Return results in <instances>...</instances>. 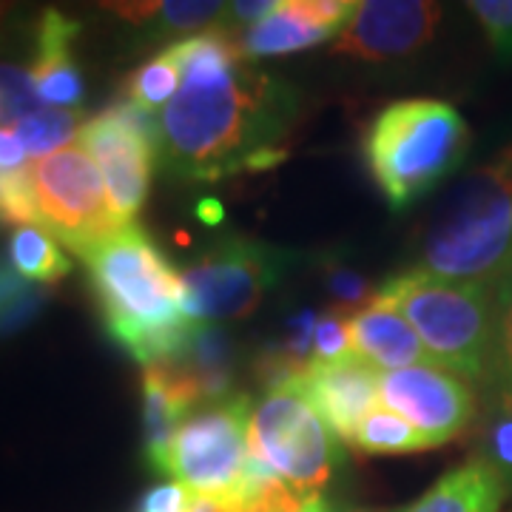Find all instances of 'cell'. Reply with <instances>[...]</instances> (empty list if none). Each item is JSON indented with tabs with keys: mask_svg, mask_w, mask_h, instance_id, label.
<instances>
[{
	"mask_svg": "<svg viewBox=\"0 0 512 512\" xmlns=\"http://www.w3.org/2000/svg\"><path fill=\"white\" fill-rule=\"evenodd\" d=\"M183 83L160 114V151L185 180L214 183L274 168L296 114L291 86L248 69L228 29L174 43Z\"/></svg>",
	"mask_w": 512,
	"mask_h": 512,
	"instance_id": "cell-1",
	"label": "cell"
},
{
	"mask_svg": "<svg viewBox=\"0 0 512 512\" xmlns=\"http://www.w3.org/2000/svg\"><path fill=\"white\" fill-rule=\"evenodd\" d=\"M83 259L111 336L143 367L177 359L194 322L183 311L180 274L154 239L126 225Z\"/></svg>",
	"mask_w": 512,
	"mask_h": 512,
	"instance_id": "cell-2",
	"label": "cell"
},
{
	"mask_svg": "<svg viewBox=\"0 0 512 512\" xmlns=\"http://www.w3.org/2000/svg\"><path fill=\"white\" fill-rule=\"evenodd\" d=\"M419 271L495 288L512 274V151L444 202L421 242Z\"/></svg>",
	"mask_w": 512,
	"mask_h": 512,
	"instance_id": "cell-3",
	"label": "cell"
},
{
	"mask_svg": "<svg viewBox=\"0 0 512 512\" xmlns=\"http://www.w3.org/2000/svg\"><path fill=\"white\" fill-rule=\"evenodd\" d=\"M370 302L402 313L433 365L476 382L490 379L495 285L456 282L413 268L390 276Z\"/></svg>",
	"mask_w": 512,
	"mask_h": 512,
	"instance_id": "cell-4",
	"label": "cell"
},
{
	"mask_svg": "<svg viewBox=\"0 0 512 512\" xmlns=\"http://www.w3.org/2000/svg\"><path fill=\"white\" fill-rule=\"evenodd\" d=\"M470 148V128L450 103L399 100L365 134L367 168L387 202L402 211L450 177Z\"/></svg>",
	"mask_w": 512,
	"mask_h": 512,
	"instance_id": "cell-5",
	"label": "cell"
},
{
	"mask_svg": "<svg viewBox=\"0 0 512 512\" xmlns=\"http://www.w3.org/2000/svg\"><path fill=\"white\" fill-rule=\"evenodd\" d=\"M251 413L245 396H228L194 410L180 424L154 470L171 476L194 495L234 504L245 490L251 467Z\"/></svg>",
	"mask_w": 512,
	"mask_h": 512,
	"instance_id": "cell-6",
	"label": "cell"
},
{
	"mask_svg": "<svg viewBox=\"0 0 512 512\" xmlns=\"http://www.w3.org/2000/svg\"><path fill=\"white\" fill-rule=\"evenodd\" d=\"M248 439L251 453L262 458L302 501L319 495L342 461L336 436L293 382L268 390V396L256 404Z\"/></svg>",
	"mask_w": 512,
	"mask_h": 512,
	"instance_id": "cell-7",
	"label": "cell"
},
{
	"mask_svg": "<svg viewBox=\"0 0 512 512\" xmlns=\"http://www.w3.org/2000/svg\"><path fill=\"white\" fill-rule=\"evenodd\" d=\"M40 228L86 256L126 228L111 208L106 180L83 146H66L29 165Z\"/></svg>",
	"mask_w": 512,
	"mask_h": 512,
	"instance_id": "cell-8",
	"label": "cell"
},
{
	"mask_svg": "<svg viewBox=\"0 0 512 512\" xmlns=\"http://www.w3.org/2000/svg\"><path fill=\"white\" fill-rule=\"evenodd\" d=\"M288 254L256 239H225L180 271L183 311L191 322L245 319L276 285Z\"/></svg>",
	"mask_w": 512,
	"mask_h": 512,
	"instance_id": "cell-9",
	"label": "cell"
},
{
	"mask_svg": "<svg viewBox=\"0 0 512 512\" xmlns=\"http://www.w3.org/2000/svg\"><path fill=\"white\" fill-rule=\"evenodd\" d=\"M77 140L100 168L111 208L131 225L146 202L160 154V117L131 100H120L80 128Z\"/></svg>",
	"mask_w": 512,
	"mask_h": 512,
	"instance_id": "cell-10",
	"label": "cell"
},
{
	"mask_svg": "<svg viewBox=\"0 0 512 512\" xmlns=\"http://www.w3.org/2000/svg\"><path fill=\"white\" fill-rule=\"evenodd\" d=\"M379 402L424 433L433 447L461 436L476 421V393L444 367H402L379 376Z\"/></svg>",
	"mask_w": 512,
	"mask_h": 512,
	"instance_id": "cell-11",
	"label": "cell"
},
{
	"mask_svg": "<svg viewBox=\"0 0 512 512\" xmlns=\"http://www.w3.org/2000/svg\"><path fill=\"white\" fill-rule=\"evenodd\" d=\"M441 6L427 0H367L336 37L333 52L356 60H390L419 52L436 35Z\"/></svg>",
	"mask_w": 512,
	"mask_h": 512,
	"instance_id": "cell-12",
	"label": "cell"
},
{
	"mask_svg": "<svg viewBox=\"0 0 512 512\" xmlns=\"http://www.w3.org/2000/svg\"><path fill=\"white\" fill-rule=\"evenodd\" d=\"M379 376L370 362L350 353L339 362L311 359L293 384L308 396L336 439L353 441L367 413L379 407Z\"/></svg>",
	"mask_w": 512,
	"mask_h": 512,
	"instance_id": "cell-13",
	"label": "cell"
},
{
	"mask_svg": "<svg viewBox=\"0 0 512 512\" xmlns=\"http://www.w3.org/2000/svg\"><path fill=\"white\" fill-rule=\"evenodd\" d=\"M348 330L356 356H362L376 370L390 373V370L430 362L413 325L402 313L387 308V305L370 302L367 308L350 316Z\"/></svg>",
	"mask_w": 512,
	"mask_h": 512,
	"instance_id": "cell-14",
	"label": "cell"
},
{
	"mask_svg": "<svg viewBox=\"0 0 512 512\" xmlns=\"http://www.w3.org/2000/svg\"><path fill=\"white\" fill-rule=\"evenodd\" d=\"M77 23L60 12H46L37 29V52L32 63V83L40 103L49 106H77L86 94L83 74L72 57V40Z\"/></svg>",
	"mask_w": 512,
	"mask_h": 512,
	"instance_id": "cell-15",
	"label": "cell"
},
{
	"mask_svg": "<svg viewBox=\"0 0 512 512\" xmlns=\"http://www.w3.org/2000/svg\"><path fill=\"white\" fill-rule=\"evenodd\" d=\"M507 487L484 461H467L441 476L436 487L407 512H501Z\"/></svg>",
	"mask_w": 512,
	"mask_h": 512,
	"instance_id": "cell-16",
	"label": "cell"
},
{
	"mask_svg": "<svg viewBox=\"0 0 512 512\" xmlns=\"http://www.w3.org/2000/svg\"><path fill=\"white\" fill-rule=\"evenodd\" d=\"M328 29L316 26L305 15L296 12L293 0H282L276 6L274 15L259 20L256 26L245 29L237 37L239 55L245 60H256V57H279L291 55V52H302L330 40Z\"/></svg>",
	"mask_w": 512,
	"mask_h": 512,
	"instance_id": "cell-17",
	"label": "cell"
},
{
	"mask_svg": "<svg viewBox=\"0 0 512 512\" xmlns=\"http://www.w3.org/2000/svg\"><path fill=\"white\" fill-rule=\"evenodd\" d=\"M9 262L32 285H52L69 274L72 262L60 251L55 237L35 225H23L9 239Z\"/></svg>",
	"mask_w": 512,
	"mask_h": 512,
	"instance_id": "cell-18",
	"label": "cell"
},
{
	"mask_svg": "<svg viewBox=\"0 0 512 512\" xmlns=\"http://www.w3.org/2000/svg\"><path fill=\"white\" fill-rule=\"evenodd\" d=\"M350 444H356L362 453H370V456H399V453L433 450V444L424 433H419L399 413L387 410L384 404L367 413Z\"/></svg>",
	"mask_w": 512,
	"mask_h": 512,
	"instance_id": "cell-19",
	"label": "cell"
},
{
	"mask_svg": "<svg viewBox=\"0 0 512 512\" xmlns=\"http://www.w3.org/2000/svg\"><path fill=\"white\" fill-rule=\"evenodd\" d=\"M478 461H484L501 484L512 490V393L495 390L478 433Z\"/></svg>",
	"mask_w": 512,
	"mask_h": 512,
	"instance_id": "cell-20",
	"label": "cell"
},
{
	"mask_svg": "<svg viewBox=\"0 0 512 512\" xmlns=\"http://www.w3.org/2000/svg\"><path fill=\"white\" fill-rule=\"evenodd\" d=\"M180 83H183L180 60H177L174 46H168L165 52H160L154 60H148L146 66H140L131 74L126 86V100L154 111L174 100V94L180 92Z\"/></svg>",
	"mask_w": 512,
	"mask_h": 512,
	"instance_id": "cell-21",
	"label": "cell"
},
{
	"mask_svg": "<svg viewBox=\"0 0 512 512\" xmlns=\"http://www.w3.org/2000/svg\"><path fill=\"white\" fill-rule=\"evenodd\" d=\"M12 134L18 137V143L26 154L40 160V157H49V154H55V151L72 143V137L77 134V117L69 111L40 109L18 120L12 126Z\"/></svg>",
	"mask_w": 512,
	"mask_h": 512,
	"instance_id": "cell-22",
	"label": "cell"
},
{
	"mask_svg": "<svg viewBox=\"0 0 512 512\" xmlns=\"http://www.w3.org/2000/svg\"><path fill=\"white\" fill-rule=\"evenodd\" d=\"M43 305V291L29 279L0 262V333H12L23 328Z\"/></svg>",
	"mask_w": 512,
	"mask_h": 512,
	"instance_id": "cell-23",
	"label": "cell"
},
{
	"mask_svg": "<svg viewBox=\"0 0 512 512\" xmlns=\"http://www.w3.org/2000/svg\"><path fill=\"white\" fill-rule=\"evenodd\" d=\"M495 390L512 393V274L498 282L495 288V330L493 359H490V379Z\"/></svg>",
	"mask_w": 512,
	"mask_h": 512,
	"instance_id": "cell-24",
	"label": "cell"
},
{
	"mask_svg": "<svg viewBox=\"0 0 512 512\" xmlns=\"http://www.w3.org/2000/svg\"><path fill=\"white\" fill-rule=\"evenodd\" d=\"M0 222L9 225H35L40 228V214H37L35 185L29 168H0Z\"/></svg>",
	"mask_w": 512,
	"mask_h": 512,
	"instance_id": "cell-25",
	"label": "cell"
},
{
	"mask_svg": "<svg viewBox=\"0 0 512 512\" xmlns=\"http://www.w3.org/2000/svg\"><path fill=\"white\" fill-rule=\"evenodd\" d=\"M35 111H40V97L32 77L18 66H0V123L15 126Z\"/></svg>",
	"mask_w": 512,
	"mask_h": 512,
	"instance_id": "cell-26",
	"label": "cell"
},
{
	"mask_svg": "<svg viewBox=\"0 0 512 512\" xmlns=\"http://www.w3.org/2000/svg\"><path fill=\"white\" fill-rule=\"evenodd\" d=\"M225 12V3H177V0H168V3H154V12L148 20H157L165 32H197L202 26L214 23L222 18Z\"/></svg>",
	"mask_w": 512,
	"mask_h": 512,
	"instance_id": "cell-27",
	"label": "cell"
},
{
	"mask_svg": "<svg viewBox=\"0 0 512 512\" xmlns=\"http://www.w3.org/2000/svg\"><path fill=\"white\" fill-rule=\"evenodd\" d=\"M467 9L481 23L495 55L512 63V0H473Z\"/></svg>",
	"mask_w": 512,
	"mask_h": 512,
	"instance_id": "cell-28",
	"label": "cell"
},
{
	"mask_svg": "<svg viewBox=\"0 0 512 512\" xmlns=\"http://www.w3.org/2000/svg\"><path fill=\"white\" fill-rule=\"evenodd\" d=\"M350 350V330L342 313L330 311L328 316H322L313 333V362H339L350 356Z\"/></svg>",
	"mask_w": 512,
	"mask_h": 512,
	"instance_id": "cell-29",
	"label": "cell"
},
{
	"mask_svg": "<svg viewBox=\"0 0 512 512\" xmlns=\"http://www.w3.org/2000/svg\"><path fill=\"white\" fill-rule=\"evenodd\" d=\"M328 291L336 296V313L353 311V308H367L373 296L367 291V282L356 271H350L345 265H328Z\"/></svg>",
	"mask_w": 512,
	"mask_h": 512,
	"instance_id": "cell-30",
	"label": "cell"
},
{
	"mask_svg": "<svg viewBox=\"0 0 512 512\" xmlns=\"http://www.w3.org/2000/svg\"><path fill=\"white\" fill-rule=\"evenodd\" d=\"M188 504H191V490L171 481V484H160L151 493H146L140 512H188Z\"/></svg>",
	"mask_w": 512,
	"mask_h": 512,
	"instance_id": "cell-31",
	"label": "cell"
},
{
	"mask_svg": "<svg viewBox=\"0 0 512 512\" xmlns=\"http://www.w3.org/2000/svg\"><path fill=\"white\" fill-rule=\"evenodd\" d=\"M276 6H279L276 0H256V3H242V0H239V3H228V6H225L222 20H228L234 29H237V26H248V29H251L259 20L274 15Z\"/></svg>",
	"mask_w": 512,
	"mask_h": 512,
	"instance_id": "cell-32",
	"label": "cell"
},
{
	"mask_svg": "<svg viewBox=\"0 0 512 512\" xmlns=\"http://www.w3.org/2000/svg\"><path fill=\"white\" fill-rule=\"evenodd\" d=\"M26 160V151L18 143V137L12 134V128H0V168L9 171V168H23Z\"/></svg>",
	"mask_w": 512,
	"mask_h": 512,
	"instance_id": "cell-33",
	"label": "cell"
},
{
	"mask_svg": "<svg viewBox=\"0 0 512 512\" xmlns=\"http://www.w3.org/2000/svg\"><path fill=\"white\" fill-rule=\"evenodd\" d=\"M299 512H333V510H330L328 501H325L322 495H313V498H305V501H302Z\"/></svg>",
	"mask_w": 512,
	"mask_h": 512,
	"instance_id": "cell-34",
	"label": "cell"
},
{
	"mask_svg": "<svg viewBox=\"0 0 512 512\" xmlns=\"http://www.w3.org/2000/svg\"><path fill=\"white\" fill-rule=\"evenodd\" d=\"M200 214H202V220H205V222H220L222 208L214 200H208V202H202V205H200Z\"/></svg>",
	"mask_w": 512,
	"mask_h": 512,
	"instance_id": "cell-35",
	"label": "cell"
}]
</instances>
